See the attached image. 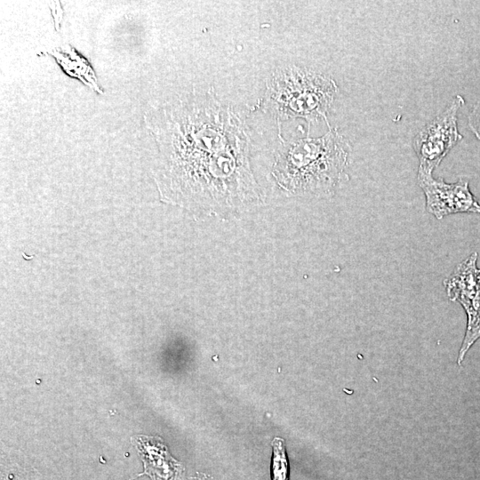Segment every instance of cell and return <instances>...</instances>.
<instances>
[{
	"label": "cell",
	"instance_id": "8",
	"mask_svg": "<svg viewBox=\"0 0 480 480\" xmlns=\"http://www.w3.org/2000/svg\"><path fill=\"white\" fill-rule=\"evenodd\" d=\"M54 56L58 60L59 63L61 64L64 69L75 67L68 72L70 76L74 75L76 76H78L87 85L93 88L94 90L99 91L97 82H95L94 74L91 69V67L85 61V60L78 57L74 52L73 54H66V52L54 51Z\"/></svg>",
	"mask_w": 480,
	"mask_h": 480
},
{
	"label": "cell",
	"instance_id": "4",
	"mask_svg": "<svg viewBox=\"0 0 480 480\" xmlns=\"http://www.w3.org/2000/svg\"><path fill=\"white\" fill-rule=\"evenodd\" d=\"M464 104L460 95L414 136L413 150L419 159L418 176H432L447 154L463 139L458 129V112Z\"/></svg>",
	"mask_w": 480,
	"mask_h": 480
},
{
	"label": "cell",
	"instance_id": "10",
	"mask_svg": "<svg viewBox=\"0 0 480 480\" xmlns=\"http://www.w3.org/2000/svg\"><path fill=\"white\" fill-rule=\"evenodd\" d=\"M468 124L474 134L480 140V100L468 117Z\"/></svg>",
	"mask_w": 480,
	"mask_h": 480
},
{
	"label": "cell",
	"instance_id": "7",
	"mask_svg": "<svg viewBox=\"0 0 480 480\" xmlns=\"http://www.w3.org/2000/svg\"><path fill=\"white\" fill-rule=\"evenodd\" d=\"M134 445L143 464V472L151 480H181L184 468L174 459L162 439L156 436H137Z\"/></svg>",
	"mask_w": 480,
	"mask_h": 480
},
{
	"label": "cell",
	"instance_id": "5",
	"mask_svg": "<svg viewBox=\"0 0 480 480\" xmlns=\"http://www.w3.org/2000/svg\"><path fill=\"white\" fill-rule=\"evenodd\" d=\"M477 252L471 253L444 279V286L450 300L459 302L467 314V328L458 355V364L480 338V268Z\"/></svg>",
	"mask_w": 480,
	"mask_h": 480
},
{
	"label": "cell",
	"instance_id": "2",
	"mask_svg": "<svg viewBox=\"0 0 480 480\" xmlns=\"http://www.w3.org/2000/svg\"><path fill=\"white\" fill-rule=\"evenodd\" d=\"M349 152L348 140L330 127L320 137L300 139L284 146L276 156L274 177L292 193L324 196L340 182Z\"/></svg>",
	"mask_w": 480,
	"mask_h": 480
},
{
	"label": "cell",
	"instance_id": "9",
	"mask_svg": "<svg viewBox=\"0 0 480 480\" xmlns=\"http://www.w3.org/2000/svg\"><path fill=\"white\" fill-rule=\"evenodd\" d=\"M272 446L271 478L272 480H288V461L284 439L274 438Z\"/></svg>",
	"mask_w": 480,
	"mask_h": 480
},
{
	"label": "cell",
	"instance_id": "3",
	"mask_svg": "<svg viewBox=\"0 0 480 480\" xmlns=\"http://www.w3.org/2000/svg\"><path fill=\"white\" fill-rule=\"evenodd\" d=\"M338 87L331 77L308 68L276 71L267 83L266 108L278 120L304 118L308 124L326 120Z\"/></svg>",
	"mask_w": 480,
	"mask_h": 480
},
{
	"label": "cell",
	"instance_id": "1",
	"mask_svg": "<svg viewBox=\"0 0 480 480\" xmlns=\"http://www.w3.org/2000/svg\"><path fill=\"white\" fill-rule=\"evenodd\" d=\"M144 120L159 149V188L217 200L254 194L248 128L212 92L153 106Z\"/></svg>",
	"mask_w": 480,
	"mask_h": 480
},
{
	"label": "cell",
	"instance_id": "6",
	"mask_svg": "<svg viewBox=\"0 0 480 480\" xmlns=\"http://www.w3.org/2000/svg\"><path fill=\"white\" fill-rule=\"evenodd\" d=\"M418 184L425 195L427 211L437 220L460 212L480 213V204L467 180L450 183L433 176H418Z\"/></svg>",
	"mask_w": 480,
	"mask_h": 480
}]
</instances>
